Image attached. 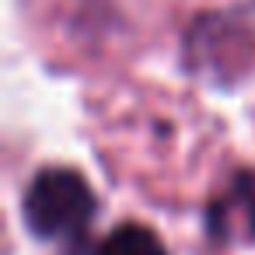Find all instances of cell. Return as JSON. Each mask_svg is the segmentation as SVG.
<instances>
[{
    "instance_id": "cell-1",
    "label": "cell",
    "mask_w": 255,
    "mask_h": 255,
    "mask_svg": "<svg viewBox=\"0 0 255 255\" xmlns=\"http://www.w3.org/2000/svg\"><path fill=\"white\" fill-rule=\"evenodd\" d=\"M98 199L81 171L42 168L25 189V224L42 241L81 238L95 220Z\"/></svg>"
},
{
    "instance_id": "cell-2",
    "label": "cell",
    "mask_w": 255,
    "mask_h": 255,
    "mask_svg": "<svg viewBox=\"0 0 255 255\" xmlns=\"http://www.w3.org/2000/svg\"><path fill=\"white\" fill-rule=\"evenodd\" d=\"M206 231L217 241H255V178L238 175L210 206Z\"/></svg>"
},
{
    "instance_id": "cell-3",
    "label": "cell",
    "mask_w": 255,
    "mask_h": 255,
    "mask_svg": "<svg viewBox=\"0 0 255 255\" xmlns=\"http://www.w3.org/2000/svg\"><path fill=\"white\" fill-rule=\"evenodd\" d=\"M98 255H168L161 238L143 224H119L98 248Z\"/></svg>"
}]
</instances>
